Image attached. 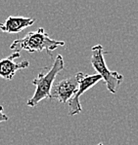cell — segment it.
Wrapping results in <instances>:
<instances>
[{"instance_id": "1", "label": "cell", "mask_w": 138, "mask_h": 145, "mask_svg": "<svg viewBox=\"0 0 138 145\" xmlns=\"http://www.w3.org/2000/svg\"><path fill=\"white\" fill-rule=\"evenodd\" d=\"M65 46V42L51 39L44 28H38L36 31L28 32L24 37L12 42L10 49L14 52L20 53L21 51H28L30 53L47 51L50 53L59 47Z\"/></svg>"}, {"instance_id": "7", "label": "cell", "mask_w": 138, "mask_h": 145, "mask_svg": "<svg viewBox=\"0 0 138 145\" xmlns=\"http://www.w3.org/2000/svg\"><path fill=\"white\" fill-rule=\"evenodd\" d=\"M34 20L30 18L10 16L3 24H0V29L7 33H19L24 28L32 25Z\"/></svg>"}, {"instance_id": "5", "label": "cell", "mask_w": 138, "mask_h": 145, "mask_svg": "<svg viewBox=\"0 0 138 145\" xmlns=\"http://www.w3.org/2000/svg\"><path fill=\"white\" fill-rule=\"evenodd\" d=\"M77 89H79V75L77 73L75 76L66 78L53 84L49 99H57L60 103H66L75 95Z\"/></svg>"}, {"instance_id": "2", "label": "cell", "mask_w": 138, "mask_h": 145, "mask_svg": "<svg viewBox=\"0 0 138 145\" xmlns=\"http://www.w3.org/2000/svg\"><path fill=\"white\" fill-rule=\"evenodd\" d=\"M65 63L61 55H58L53 62L52 66L47 68V71H41L35 79L32 80V84L35 86L34 93L26 102V105L30 107H35L42 99H49L50 91L54 84L58 73L64 69Z\"/></svg>"}, {"instance_id": "3", "label": "cell", "mask_w": 138, "mask_h": 145, "mask_svg": "<svg viewBox=\"0 0 138 145\" xmlns=\"http://www.w3.org/2000/svg\"><path fill=\"white\" fill-rule=\"evenodd\" d=\"M106 53L107 52L104 51L102 45L93 46L91 49V64L97 71V74L100 75L102 80L105 81L109 92L111 93H116L123 81V76L117 71H112L107 67L104 59V54Z\"/></svg>"}, {"instance_id": "9", "label": "cell", "mask_w": 138, "mask_h": 145, "mask_svg": "<svg viewBox=\"0 0 138 145\" xmlns=\"http://www.w3.org/2000/svg\"><path fill=\"white\" fill-rule=\"evenodd\" d=\"M97 145H104V144H103V143H98Z\"/></svg>"}, {"instance_id": "4", "label": "cell", "mask_w": 138, "mask_h": 145, "mask_svg": "<svg viewBox=\"0 0 138 145\" xmlns=\"http://www.w3.org/2000/svg\"><path fill=\"white\" fill-rule=\"evenodd\" d=\"M77 75H79V89L75 95L69 100V115L70 116L77 115L81 112V104L79 101L81 97L86 91H88L102 80V77L98 74L88 75L82 72H77Z\"/></svg>"}, {"instance_id": "8", "label": "cell", "mask_w": 138, "mask_h": 145, "mask_svg": "<svg viewBox=\"0 0 138 145\" xmlns=\"http://www.w3.org/2000/svg\"><path fill=\"white\" fill-rule=\"evenodd\" d=\"M9 120V117L6 114H4L3 112V106L0 105V123L2 122H6Z\"/></svg>"}, {"instance_id": "6", "label": "cell", "mask_w": 138, "mask_h": 145, "mask_svg": "<svg viewBox=\"0 0 138 145\" xmlns=\"http://www.w3.org/2000/svg\"><path fill=\"white\" fill-rule=\"evenodd\" d=\"M18 57H20V53L14 52L9 57L0 61V77L5 80H12L18 70L26 69L30 66V62L28 61L16 62L15 59Z\"/></svg>"}]
</instances>
